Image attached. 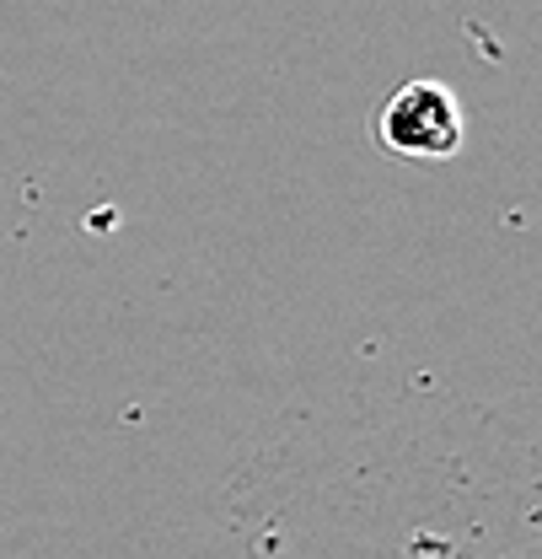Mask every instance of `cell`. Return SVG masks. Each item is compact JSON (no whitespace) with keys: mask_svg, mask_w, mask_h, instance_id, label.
I'll use <instances>...</instances> for the list:
<instances>
[{"mask_svg":"<svg viewBox=\"0 0 542 559\" xmlns=\"http://www.w3.org/2000/svg\"><path fill=\"white\" fill-rule=\"evenodd\" d=\"M376 140L413 162H446L462 151V103L441 81H404L376 114Z\"/></svg>","mask_w":542,"mask_h":559,"instance_id":"obj_1","label":"cell"}]
</instances>
